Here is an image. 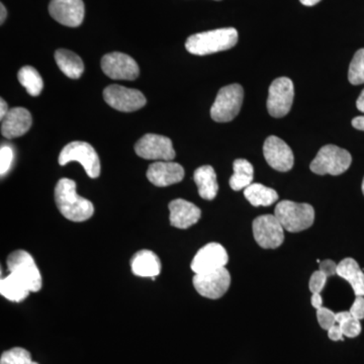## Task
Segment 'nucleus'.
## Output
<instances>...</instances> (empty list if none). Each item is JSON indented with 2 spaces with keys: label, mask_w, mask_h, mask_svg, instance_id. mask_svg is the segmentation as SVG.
Listing matches in <instances>:
<instances>
[{
  "label": "nucleus",
  "mask_w": 364,
  "mask_h": 364,
  "mask_svg": "<svg viewBox=\"0 0 364 364\" xmlns=\"http://www.w3.org/2000/svg\"><path fill=\"white\" fill-rule=\"evenodd\" d=\"M244 196L254 207H268L279 200V195L274 189L260 183H252L245 188Z\"/></svg>",
  "instance_id": "393cba45"
},
{
  "label": "nucleus",
  "mask_w": 364,
  "mask_h": 364,
  "mask_svg": "<svg viewBox=\"0 0 364 364\" xmlns=\"http://www.w3.org/2000/svg\"><path fill=\"white\" fill-rule=\"evenodd\" d=\"M131 268L136 277H151L155 280L161 272V262L153 251L141 250L132 258Z\"/></svg>",
  "instance_id": "aec40b11"
},
{
  "label": "nucleus",
  "mask_w": 364,
  "mask_h": 364,
  "mask_svg": "<svg viewBox=\"0 0 364 364\" xmlns=\"http://www.w3.org/2000/svg\"><path fill=\"white\" fill-rule=\"evenodd\" d=\"M274 215L284 229L291 233L309 229L315 221V210L312 205L291 200H282L277 203Z\"/></svg>",
  "instance_id": "7ed1b4c3"
},
{
  "label": "nucleus",
  "mask_w": 364,
  "mask_h": 364,
  "mask_svg": "<svg viewBox=\"0 0 364 364\" xmlns=\"http://www.w3.org/2000/svg\"><path fill=\"white\" fill-rule=\"evenodd\" d=\"M243 98L244 90L240 85L225 86L218 92L210 109V117L217 123L233 121L240 112Z\"/></svg>",
  "instance_id": "39448f33"
},
{
  "label": "nucleus",
  "mask_w": 364,
  "mask_h": 364,
  "mask_svg": "<svg viewBox=\"0 0 364 364\" xmlns=\"http://www.w3.org/2000/svg\"><path fill=\"white\" fill-rule=\"evenodd\" d=\"M102 69L105 75L114 80H135L140 74L135 60L119 52L105 55L102 59Z\"/></svg>",
  "instance_id": "ddd939ff"
},
{
  "label": "nucleus",
  "mask_w": 364,
  "mask_h": 364,
  "mask_svg": "<svg viewBox=\"0 0 364 364\" xmlns=\"http://www.w3.org/2000/svg\"><path fill=\"white\" fill-rule=\"evenodd\" d=\"M229 256L226 249L219 243H208L198 251L191 262V270L198 273H205L226 267Z\"/></svg>",
  "instance_id": "2eb2a0df"
},
{
  "label": "nucleus",
  "mask_w": 364,
  "mask_h": 364,
  "mask_svg": "<svg viewBox=\"0 0 364 364\" xmlns=\"http://www.w3.org/2000/svg\"><path fill=\"white\" fill-rule=\"evenodd\" d=\"M337 275L350 284L356 296H364V273L353 258H345L337 265Z\"/></svg>",
  "instance_id": "4be33fe9"
},
{
  "label": "nucleus",
  "mask_w": 364,
  "mask_h": 364,
  "mask_svg": "<svg viewBox=\"0 0 364 364\" xmlns=\"http://www.w3.org/2000/svg\"><path fill=\"white\" fill-rule=\"evenodd\" d=\"M348 79L353 85L364 83V49L358 50L354 55L349 66Z\"/></svg>",
  "instance_id": "c85d7f7f"
},
{
  "label": "nucleus",
  "mask_w": 364,
  "mask_h": 364,
  "mask_svg": "<svg viewBox=\"0 0 364 364\" xmlns=\"http://www.w3.org/2000/svg\"><path fill=\"white\" fill-rule=\"evenodd\" d=\"M55 61L60 70L63 72L67 77L78 79L85 71V64L77 54L69 50L59 49L55 52Z\"/></svg>",
  "instance_id": "5701e85b"
},
{
  "label": "nucleus",
  "mask_w": 364,
  "mask_h": 364,
  "mask_svg": "<svg viewBox=\"0 0 364 364\" xmlns=\"http://www.w3.org/2000/svg\"><path fill=\"white\" fill-rule=\"evenodd\" d=\"M55 202L59 212L69 221H87L95 214L92 203L78 195L72 179H60L55 188Z\"/></svg>",
  "instance_id": "f257e3e1"
},
{
  "label": "nucleus",
  "mask_w": 364,
  "mask_h": 364,
  "mask_svg": "<svg viewBox=\"0 0 364 364\" xmlns=\"http://www.w3.org/2000/svg\"><path fill=\"white\" fill-rule=\"evenodd\" d=\"M263 154L269 166L277 171H289L294 167L293 151L279 136H268L263 145Z\"/></svg>",
  "instance_id": "4468645a"
},
{
  "label": "nucleus",
  "mask_w": 364,
  "mask_h": 364,
  "mask_svg": "<svg viewBox=\"0 0 364 364\" xmlns=\"http://www.w3.org/2000/svg\"><path fill=\"white\" fill-rule=\"evenodd\" d=\"M14 157L13 148L9 146H2L0 149V174L1 176H6L9 170L11 169Z\"/></svg>",
  "instance_id": "2f4dec72"
},
{
  "label": "nucleus",
  "mask_w": 364,
  "mask_h": 364,
  "mask_svg": "<svg viewBox=\"0 0 364 364\" xmlns=\"http://www.w3.org/2000/svg\"><path fill=\"white\" fill-rule=\"evenodd\" d=\"M337 265L333 260L327 259L320 263L321 272L325 273L328 277L337 274Z\"/></svg>",
  "instance_id": "f704fd0d"
},
{
  "label": "nucleus",
  "mask_w": 364,
  "mask_h": 364,
  "mask_svg": "<svg viewBox=\"0 0 364 364\" xmlns=\"http://www.w3.org/2000/svg\"><path fill=\"white\" fill-rule=\"evenodd\" d=\"M343 332H342L341 328L338 324H335L328 330V337L332 340V341H341L343 340Z\"/></svg>",
  "instance_id": "c9c22d12"
},
{
  "label": "nucleus",
  "mask_w": 364,
  "mask_h": 364,
  "mask_svg": "<svg viewBox=\"0 0 364 364\" xmlns=\"http://www.w3.org/2000/svg\"><path fill=\"white\" fill-rule=\"evenodd\" d=\"M30 293L28 287L11 273L0 282V294L9 301L21 303L28 298Z\"/></svg>",
  "instance_id": "b1692460"
},
{
  "label": "nucleus",
  "mask_w": 364,
  "mask_h": 364,
  "mask_svg": "<svg viewBox=\"0 0 364 364\" xmlns=\"http://www.w3.org/2000/svg\"><path fill=\"white\" fill-rule=\"evenodd\" d=\"M336 323L341 328L344 336L348 338H355L361 333L360 321L354 318L350 312H340L336 314Z\"/></svg>",
  "instance_id": "cd10ccee"
},
{
  "label": "nucleus",
  "mask_w": 364,
  "mask_h": 364,
  "mask_svg": "<svg viewBox=\"0 0 364 364\" xmlns=\"http://www.w3.org/2000/svg\"><path fill=\"white\" fill-rule=\"evenodd\" d=\"M363 193L364 195V178H363Z\"/></svg>",
  "instance_id": "37998d69"
},
{
  "label": "nucleus",
  "mask_w": 364,
  "mask_h": 364,
  "mask_svg": "<svg viewBox=\"0 0 364 364\" xmlns=\"http://www.w3.org/2000/svg\"><path fill=\"white\" fill-rule=\"evenodd\" d=\"M18 81L26 92L32 97H38L44 88V81L41 77L39 72L32 66H25L18 72Z\"/></svg>",
  "instance_id": "bb28decb"
},
{
  "label": "nucleus",
  "mask_w": 364,
  "mask_h": 364,
  "mask_svg": "<svg viewBox=\"0 0 364 364\" xmlns=\"http://www.w3.org/2000/svg\"><path fill=\"white\" fill-rule=\"evenodd\" d=\"M9 273L21 279L33 293L42 289V277L33 256L25 250H16L9 254L6 260Z\"/></svg>",
  "instance_id": "423d86ee"
},
{
  "label": "nucleus",
  "mask_w": 364,
  "mask_h": 364,
  "mask_svg": "<svg viewBox=\"0 0 364 364\" xmlns=\"http://www.w3.org/2000/svg\"><path fill=\"white\" fill-rule=\"evenodd\" d=\"M356 107H358V111L364 112V90L358 98V102H356Z\"/></svg>",
  "instance_id": "ea45409f"
},
{
  "label": "nucleus",
  "mask_w": 364,
  "mask_h": 364,
  "mask_svg": "<svg viewBox=\"0 0 364 364\" xmlns=\"http://www.w3.org/2000/svg\"><path fill=\"white\" fill-rule=\"evenodd\" d=\"M218 1H219V0H218Z\"/></svg>",
  "instance_id": "c03bdc74"
},
{
  "label": "nucleus",
  "mask_w": 364,
  "mask_h": 364,
  "mask_svg": "<svg viewBox=\"0 0 364 364\" xmlns=\"http://www.w3.org/2000/svg\"><path fill=\"white\" fill-rule=\"evenodd\" d=\"M138 156L157 161H172L176 156L173 144L167 136L147 134L142 136L135 145Z\"/></svg>",
  "instance_id": "1a4fd4ad"
},
{
  "label": "nucleus",
  "mask_w": 364,
  "mask_h": 364,
  "mask_svg": "<svg viewBox=\"0 0 364 364\" xmlns=\"http://www.w3.org/2000/svg\"><path fill=\"white\" fill-rule=\"evenodd\" d=\"M233 168L234 174L230 178V186L233 191H239L252 184L254 169L250 162L245 159L235 160Z\"/></svg>",
  "instance_id": "a878e982"
},
{
  "label": "nucleus",
  "mask_w": 364,
  "mask_h": 364,
  "mask_svg": "<svg viewBox=\"0 0 364 364\" xmlns=\"http://www.w3.org/2000/svg\"><path fill=\"white\" fill-rule=\"evenodd\" d=\"M105 102L117 111L131 112L142 109L146 97L141 91L121 85H109L104 90Z\"/></svg>",
  "instance_id": "f8f14e48"
},
{
  "label": "nucleus",
  "mask_w": 364,
  "mask_h": 364,
  "mask_svg": "<svg viewBox=\"0 0 364 364\" xmlns=\"http://www.w3.org/2000/svg\"><path fill=\"white\" fill-rule=\"evenodd\" d=\"M184 177V169L178 163L158 161L152 163L147 171V178L151 183L159 188L178 183Z\"/></svg>",
  "instance_id": "f3484780"
},
{
  "label": "nucleus",
  "mask_w": 364,
  "mask_h": 364,
  "mask_svg": "<svg viewBox=\"0 0 364 364\" xmlns=\"http://www.w3.org/2000/svg\"><path fill=\"white\" fill-rule=\"evenodd\" d=\"M352 157L348 151L335 145H326L311 163L312 172L318 176H340L350 167Z\"/></svg>",
  "instance_id": "20e7f679"
},
{
  "label": "nucleus",
  "mask_w": 364,
  "mask_h": 364,
  "mask_svg": "<svg viewBox=\"0 0 364 364\" xmlns=\"http://www.w3.org/2000/svg\"><path fill=\"white\" fill-rule=\"evenodd\" d=\"M327 275L321 270L314 272L312 277H311L310 282H309V287H310L312 294H321V291L324 289L326 282H327Z\"/></svg>",
  "instance_id": "473e14b6"
},
{
  "label": "nucleus",
  "mask_w": 364,
  "mask_h": 364,
  "mask_svg": "<svg viewBox=\"0 0 364 364\" xmlns=\"http://www.w3.org/2000/svg\"><path fill=\"white\" fill-rule=\"evenodd\" d=\"M311 304H312L314 308L317 309V310L322 308L323 299L321 294H313L312 299H311Z\"/></svg>",
  "instance_id": "e433bc0d"
},
{
  "label": "nucleus",
  "mask_w": 364,
  "mask_h": 364,
  "mask_svg": "<svg viewBox=\"0 0 364 364\" xmlns=\"http://www.w3.org/2000/svg\"><path fill=\"white\" fill-rule=\"evenodd\" d=\"M193 287L200 296L210 299L222 298L231 284V275L226 267L213 272L198 273L193 277Z\"/></svg>",
  "instance_id": "6e6552de"
},
{
  "label": "nucleus",
  "mask_w": 364,
  "mask_h": 364,
  "mask_svg": "<svg viewBox=\"0 0 364 364\" xmlns=\"http://www.w3.org/2000/svg\"><path fill=\"white\" fill-rule=\"evenodd\" d=\"M9 111V107H7L6 100H4V98H1V100H0V119H4Z\"/></svg>",
  "instance_id": "58836bf2"
},
{
  "label": "nucleus",
  "mask_w": 364,
  "mask_h": 364,
  "mask_svg": "<svg viewBox=\"0 0 364 364\" xmlns=\"http://www.w3.org/2000/svg\"><path fill=\"white\" fill-rule=\"evenodd\" d=\"M352 126L356 129V130L364 132V116L356 117L352 119Z\"/></svg>",
  "instance_id": "4c0bfd02"
},
{
  "label": "nucleus",
  "mask_w": 364,
  "mask_h": 364,
  "mask_svg": "<svg viewBox=\"0 0 364 364\" xmlns=\"http://www.w3.org/2000/svg\"><path fill=\"white\" fill-rule=\"evenodd\" d=\"M49 13L61 25L76 28L85 20V4L82 0H51Z\"/></svg>",
  "instance_id": "dca6fc26"
},
{
  "label": "nucleus",
  "mask_w": 364,
  "mask_h": 364,
  "mask_svg": "<svg viewBox=\"0 0 364 364\" xmlns=\"http://www.w3.org/2000/svg\"><path fill=\"white\" fill-rule=\"evenodd\" d=\"M0 364H39L32 360L30 352L21 347H14L4 352Z\"/></svg>",
  "instance_id": "c756f323"
},
{
  "label": "nucleus",
  "mask_w": 364,
  "mask_h": 364,
  "mask_svg": "<svg viewBox=\"0 0 364 364\" xmlns=\"http://www.w3.org/2000/svg\"><path fill=\"white\" fill-rule=\"evenodd\" d=\"M0 11H1V14H0V23H4V21H6V16H7V11L6 6H4V4H0Z\"/></svg>",
  "instance_id": "a19ab883"
},
{
  "label": "nucleus",
  "mask_w": 364,
  "mask_h": 364,
  "mask_svg": "<svg viewBox=\"0 0 364 364\" xmlns=\"http://www.w3.org/2000/svg\"><path fill=\"white\" fill-rule=\"evenodd\" d=\"M299 1H301V4H304V6H316V4H318V2L321 1V0H299Z\"/></svg>",
  "instance_id": "79ce46f5"
},
{
  "label": "nucleus",
  "mask_w": 364,
  "mask_h": 364,
  "mask_svg": "<svg viewBox=\"0 0 364 364\" xmlns=\"http://www.w3.org/2000/svg\"><path fill=\"white\" fill-rule=\"evenodd\" d=\"M238 38L236 28H218L191 36L186 48L191 54L205 56L232 49L238 43Z\"/></svg>",
  "instance_id": "f03ea898"
},
{
  "label": "nucleus",
  "mask_w": 364,
  "mask_h": 364,
  "mask_svg": "<svg viewBox=\"0 0 364 364\" xmlns=\"http://www.w3.org/2000/svg\"><path fill=\"white\" fill-rule=\"evenodd\" d=\"M193 179L198 189V195L203 200H213L218 195L219 184L217 181V174L210 165L200 167L195 171Z\"/></svg>",
  "instance_id": "412c9836"
},
{
  "label": "nucleus",
  "mask_w": 364,
  "mask_h": 364,
  "mask_svg": "<svg viewBox=\"0 0 364 364\" xmlns=\"http://www.w3.org/2000/svg\"><path fill=\"white\" fill-rule=\"evenodd\" d=\"M284 227L274 215H264L253 221L254 239L260 247L279 248L284 240Z\"/></svg>",
  "instance_id": "9b49d317"
},
{
  "label": "nucleus",
  "mask_w": 364,
  "mask_h": 364,
  "mask_svg": "<svg viewBox=\"0 0 364 364\" xmlns=\"http://www.w3.org/2000/svg\"><path fill=\"white\" fill-rule=\"evenodd\" d=\"M351 315L354 318H358L359 321L364 318V298L363 296H356L353 305L351 306L350 311Z\"/></svg>",
  "instance_id": "72a5a7b5"
},
{
  "label": "nucleus",
  "mask_w": 364,
  "mask_h": 364,
  "mask_svg": "<svg viewBox=\"0 0 364 364\" xmlns=\"http://www.w3.org/2000/svg\"><path fill=\"white\" fill-rule=\"evenodd\" d=\"M168 208L170 224L177 229H188L200 221L202 215L200 208L181 198L170 202Z\"/></svg>",
  "instance_id": "6ab92c4d"
},
{
  "label": "nucleus",
  "mask_w": 364,
  "mask_h": 364,
  "mask_svg": "<svg viewBox=\"0 0 364 364\" xmlns=\"http://www.w3.org/2000/svg\"><path fill=\"white\" fill-rule=\"evenodd\" d=\"M1 134L7 139L18 138L28 133L32 127V114L23 107L9 109L1 119Z\"/></svg>",
  "instance_id": "a211bd4d"
},
{
  "label": "nucleus",
  "mask_w": 364,
  "mask_h": 364,
  "mask_svg": "<svg viewBox=\"0 0 364 364\" xmlns=\"http://www.w3.org/2000/svg\"><path fill=\"white\" fill-rule=\"evenodd\" d=\"M294 97V83L291 79H275L269 87L267 98V109L270 116L282 117L291 111Z\"/></svg>",
  "instance_id": "9d476101"
},
{
  "label": "nucleus",
  "mask_w": 364,
  "mask_h": 364,
  "mask_svg": "<svg viewBox=\"0 0 364 364\" xmlns=\"http://www.w3.org/2000/svg\"><path fill=\"white\" fill-rule=\"evenodd\" d=\"M317 318L321 328L327 330V331L332 326L337 324L336 314L332 312L329 309L324 308V306L317 310Z\"/></svg>",
  "instance_id": "7c9ffc66"
},
{
  "label": "nucleus",
  "mask_w": 364,
  "mask_h": 364,
  "mask_svg": "<svg viewBox=\"0 0 364 364\" xmlns=\"http://www.w3.org/2000/svg\"><path fill=\"white\" fill-rule=\"evenodd\" d=\"M73 161L80 163L90 178H97L100 176V157L90 144L80 141L67 144L60 153L59 164L64 166Z\"/></svg>",
  "instance_id": "0eeeda50"
}]
</instances>
